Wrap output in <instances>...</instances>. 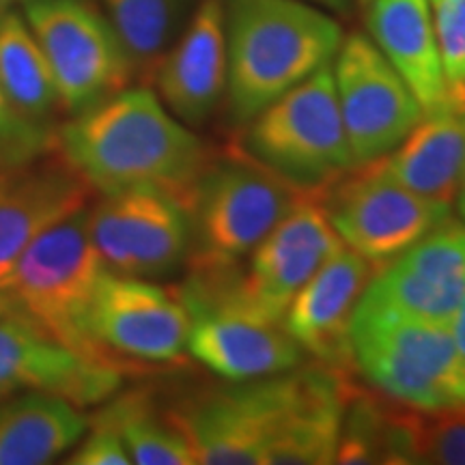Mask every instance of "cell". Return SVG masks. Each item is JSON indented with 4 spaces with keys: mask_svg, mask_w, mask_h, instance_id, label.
<instances>
[{
    "mask_svg": "<svg viewBox=\"0 0 465 465\" xmlns=\"http://www.w3.org/2000/svg\"><path fill=\"white\" fill-rule=\"evenodd\" d=\"M54 149L91 190H158L185 207L209 164L201 138L143 86L74 114L54 132Z\"/></svg>",
    "mask_w": 465,
    "mask_h": 465,
    "instance_id": "1",
    "label": "cell"
},
{
    "mask_svg": "<svg viewBox=\"0 0 465 465\" xmlns=\"http://www.w3.org/2000/svg\"><path fill=\"white\" fill-rule=\"evenodd\" d=\"M224 9L226 89L237 124L332 63L341 48L339 22L304 0H229Z\"/></svg>",
    "mask_w": 465,
    "mask_h": 465,
    "instance_id": "2",
    "label": "cell"
},
{
    "mask_svg": "<svg viewBox=\"0 0 465 465\" xmlns=\"http://www.w3.org/2000/svg\"><path fill=\"white\" fill-rule=\"evenodd\" d=\"M319 362L298 371L212 388L171 407L168 416L188 440L194 463L265 465L293 418L339 375Z\"/></svg>",
    "mask_w": 465,
    "mask_h": 465,
    "instance_id": "3",
    "label": "cell"
},
{
    "mask_svg": "<svg viewBox=\"0 0 465 465\" xmlns=\"http://www.w3.org/2000/svg\"><path fill=\"white\" fill-rule=\"evenodd\" d=\"M106 270L91 242L84 207L39 235L17 259L0 282L3 317L20 319L86 358L116 366L89 334L93 293Z\"/></svg>",
    "mask_w": 465,
    "mask_h": 465,
    "instance_id": "4",
    "label": "cell"
},
{
    "mask_svg": "<svg viewBox=\"0 0 465 465\" xmlns=\"http://www.w3.org/2000/svg\"><path fill=\"white\" fill-rule=\"evenodd\" d=\"M349 342L351 366L381 397L422 414L465 410V369L450 325L360 298Z\"/></svg>",
    "mask_w": 465,
    "mask_h": 465,
    "instance_id": "5",
    "label": "cell"
},
{
    "mask_svg": "<svg viewBox=\"0 0 465 465\" xmlns=\"http://www.w3.org/2000/svg\"><path fill=\"white\" fill-rule=\"evenodd\" d=\"M240 149L295 190L315 196L356 168L332 63L250 119Z\"/></svg>",
    "mask_w": 465,
    "mask_h": 465,
    "instance_id": "6",
    "label": "cell"
},
{
    "mask_svg": "<svg viewBox=\"0 0 465 465\" xmlns=\"http://www.w3.org/2000/svg\"><path fill=\"white\" fill-rule=\"evenodd\" d=\"M304 196L242 149L229 158L209 160L188 205L192 270L240 267Z\"/></svg>",
    "mask_w": 465,
    "mask_h": 465,
    "instance_id": "7",
    "label": "cell"
},
{
    "mask_svg": "<svg viewBox=\"0 0 465 465\" xmlns=\"http://www.w3.org/2000/svg\"><path fill=\"white\" fill-rule=\"evenodd\" d=\"M240 267L192 270L177 289L190 315L188 353L229 381L272 377L302 364V347L282 322L254 311L237 289Z\"/></svg>",
    "mask_w": 465,
    "mask_h": 465,
    "instance_id": "8",
    "label": "cell"
},
{
    "mask_svg": "<svg viewBox=\"0 0 465 465\" xmlns=\"http://www.w3.org/2000/svg\"><path fill=\"white\" fill-rule=\"evenodd\" d=\"M31 28L52 78L58 106L80 114L127 89L134 67L119 35L91 0H25Z\"/></svg>",
    "mask_w": 465,
    "mask_h": 465,
    "instance_id": "9",
    "label": "cell"
},
{
    "mask_svg": "<svg viewBox=\"0 0 465 465\" xmlns=\"http://www.w3.org/2000/svg\"><path fill=\"white\" fill-rule=\"evenodd\" d=\"M342 243L380 270L450 216L383 171L380 160L351 168L319 196Z\"/></svg>",
    "mask_w": 465,
    "mask_h": 465,
    "instance_id": "10",
    "label": "cell"
},
{
    "mask_svg": "<svg viewBox=\"0 0 465 465\" xmlns=\"http://www.w3.org/2000/svg\"><path fill=\"white\" fill-rule=\"evenodd\" d=\"M89 334L121 369L173 364L188 353L190 315L177 289L106 270L89 308Z\"/></svg>",
    "mask_w": 465,
    "mask_h": 465,
    "instance_id": "11",
    "label": "cell"
},
{
    "mask_svg": "<svg viewBox=\"0 0 465 465\" xmlns=\"http://www.w3.org/2000/svg\"><path fill=\"white\" fill-rule=\"evenodd\" d=\"M332 72L356 166L386 158L422 121L414 93L369 35L342 39Z\"/></svg>",
    "mask_w": 465,
    "mask_h": 465,
    "instance_id": "12",
    "label": "cell"
},
{
    "mask_svg": "<svg viewBox=\"0 0 465 465\" xmlns=\"http://www.w3.org/2000/svg\"><path fill=\"white\" fill-rule=\"evenodd\" d=\"M89 235L114 274L164 276L190 254V212L158 190L113 192L89 209Z\"/></svg>",
    "mask_w": 465,
    "mask_h": 465,
    "instance_id": "13",
    "label": "cell"
},
{
    "mask_svg": "<svg viewBox=\"0 0 465 465\" xmlns=\"http://www.w3.org/2000/svg\"><path fill=\"white\" fill-rule=\"evenodd\" d=\"M345 246L319 196L308 194L252 250L240 270V295L263 317L282 322L304 284Z\"/></svg>",
    "mask_w": 465,
    "mask_h": 465,
    "instance_id": "14",
    "label": "cell"
},
{
    "mask_svg": "<svg viewBox=\"0 0 465 465\" xmlns=\"http://www.w3.org/2000/svg\"><path fill=\"white\" fill-rule=\"evenodd\" d=\"M465 298V223L452 220L375 272L362 300L422 322L450 325Z\"/></svg>",
    "mask_w": 465,
    "mask_h": 465,
    "instance_id": "15",
    "label": "cell"
},
{
    "mask_svg": "<svg viewBox=\"0 0 465 465\" xmlns=\"http://www.w3.org/2000/svg\"><path fill=\"white\" fill-rule=\"evenodd\" d=\"M124 371L86 358L15 317H0V399L44 392L75 407L97 405L119 391Z\"/></svg>",
    "mask_w": 465,
    "mask_h": 465,
    "instance_id": "16",
    "label": "cell"
},
{
    "mask_svg": "<svg viewBox=\"0 0 465 465\" xmlns=\"http://www.w3.org/2000/svg\"><path fill=\"white\" fill-rule=\"evenodd\" d=\"M375 265L342 246L295 295L282 323L302 351L317 362L347 371L351 366L349 330Z\"/></svg>",
    "mask_w": 465,
    "mask_h": 465,
    "instance_id": "17",
    "label": "cell"
},
{
    "mask_svg": "<svg viewBox=\"0 0 465 465\" xmlns=\"http://www.w3.org/2000/svg\"><path fill=\"white\" fill-rule=\"evenodd\" d=\"M229 78L226 9L223 0H201L158 67L164 106L185 125L205 124L218 108Z\"/></svg>",
    "mask_w": 465,
    "mask_h": 465,
    "instance_id": "18",
    "label": "cell"
},
{
    "mask_svg": "<svg viewBox=\"0 0 465 465\" xmlns=\"http://www.w3.org/2000/svg\"><path fill=\"white\" fill-rule=\"evenodd\" d=\"M89 194L65 162L45 155L0 173V282L39 235L84 209Z\"/></svg>",
    "mask_w": 465,
    "mask_h": 465,
    "instance_id": "19",
    "label": "cell"
},
{
    "mask_svg": "<svg viewBox=\"0 0 465 465\" xmlns=\"http://www.w3.org/2000/svg\"><path fill=\"white\" fill-rule=\"evenodd\" d=\"M369 37L392 63L424 116L452 108L429 0H371Z\"/></svg>",
    "mask_w": 465,
    "mask_h": 465,
    "instance_id": "20",
    "label": "cell"
},
{
    "mask_svg": "<svg viewBox=\"0 0 465 465\" xmlns=\"http://www.w3.org/2000/svg\"><path fill=\"white\" fill-rule=\"evenodd\" d=\"M380 164L407 190L450 207L465 177V110L422 116Z\"/></svg>",
    "mask_w": 465,
    "mask_h": 465,
    "instance_id": "21",
    "label": "cell"
},
{
    "mask_svg": "<svg viewBox=\"0 0 465 465\" xmlns=\"http://www.w3.org/2000/svg\"><path fill=\"white\" fill-rule=\"evenodd\" d=\"M86 418L65 399L26 392L0 405V465H44L78 444Z\"/></svg>",
    "mask_w": 465,
    "mask_h": 465,
    "instance_id": "22",
    "label": "cell"
},
{
    "mask_svg": "<svg viewBox=\"0 0 465 465\" xmlns=\"http://www.w3.org/2000/svg\"><path fill=\"white\" fill-rule=\"evenodd\" d=\"M418 414L420 411L351 386L334 463H418Z\"/></svg>",
    "mask_w": 465,
    "mask_h": 465,
    "instance_id": "23",
    "label": "cell"
},
{
    "mask_svg": "<svg viewBox=\"0 0 465 465\" xmlns=\"http://www.w3.org/2000/svg\"><path fill=\"white\" fill-rule=\"evenodd\" d=\"M0 89L22 116L52 127L61 106L50 65L25 17L9 9L0 17Z\"/></svg>",
    "mask_w": 465,
    "mask_h": 465,
    "instance_id": "24",
    "label": "cell"
},
{
    "mask_svg": "<svg viewBox=\"0 0 465 465\" xmlns=\"http://www.w3.org/2000/svg\"><path fill=\"white\" fill-rule=\"evenodd\" d=\"M134 72H158L194 14V0H104Z\"/></svg>",
    "mask_w": 465,
    "mask_h": 465,
    "instance_id": "25",
    "label": "cell"
},
{
    "mask_svg": "<svg viewBox=\"0 0 465 465\" xmlns=\"http://www.w3.org/2000/svg\"><path fill=\"white\" fill-rule=\"evenodd\" d=\"M95 418L113 424L124 440L132 463L138 465H192L194 455L177 424L151 403L144 392L114 399Z\"/></svg>",
    "mask_w": 465,
    "mask_h": 465,
    "instance_id": "26",
    "label": "cell"
},
{
    "mask_svg": "<svg viewBox=\"0 0 465 465\" xmlns=\"http://www.w3.org/2000/svg\"><path fill=\"white\" fill-rule=\"evenodd\" d=\"M446 86L455 110H465V0H429Z\"/></svg>",
    "mask_w": 465,
    "mask_h": 465,
    "instance_id": "27",
    "label": "cell"
},
{
    "mask_svg": "<svg viewBox=\"0 0 465 465\" xmlns=\"http://www.w3.org/2000/svg\"><path fill=\"white\" fill-rule=\"evenodd\" d=\"M52 149L54 130L22 116L0 89V173L44 158Z\"/></svg>",
    "mask_w": 465,
    "mask_h": 465,
    "instance_id": "28",
    "label": "cell"
},
{
    "mask_svg": "<svg viewBox=\"0 0 465 465\" xmlns=\"http://www.w3.org/2000/svg\"><path fill=\"white\" fill-rule=\"evenodd\" d=\"M418 463L465 465V410L418 414Z\"/></svg>",
    "mask_w": 465,
    "mask_h": 465,
    "instance_id": "29",
    "label": "cell"
},
{
    "mask_svg": "<svg viewBox=\"0 0 465 465\" xmlns=\"http://www.w3.org/2000/svg\"><path fill=\"white\" fill-rule=\"evenodd\" d=\"M72 465H130V452H127L124 440L116 433L113 424L100 420L91 422V433L80 441V446L67 459Z\"/></svg>",
    "mask_w": 465,
    "mask_h": 465,
    "instance_id": "30",
    "label": "cell"
},
{
    "mask_svg": "<svg viewBox=\"0 0 465 465\" xmlns=\"http://www.w3.org/2000/svg\"><path fill=\"white\" fill-rule=\"evenodd\" d=\"M450 332H452V339H455L459 358H461V364L465 369V298L461 300V304H459L455 317H452Z\"/></svg>",
    "mask_w": 465,
    "mask_h": 465,
    "instance_id": "31",
    "label": "cell"
},
{
    "mask_svg": "<svg viewBox=\"0 0 465 465\" xmlns=\"http://www.w3.org/2000/svg\"><path fill=\"white\" fill-rule=\"evenodd\" d=\"M308 3H317L325 9H332V11H336V14L345 15V14H349V11H351L353 0H308Z\"/></svg>",
    "mask_w": 465,
    "mask_h": 465,
    "instance_id": "32",
    "label": "cell"
},
{
    "mask_svg": "<svg viewBox=\"0 0 465 465\" xmlns=\"http://www.w3.org/2000/svg\"><path fill=\"white\" fill-rule=\"evenodd\" d=\"M457 209H459V216L465 223V177H463V183L461 188H459V194H457Z\"/></svg>",
    "mask_w": 465,
    "mask_h": 465,
    "instance_id": "33",
    "label": "cell"
},
{
    "mask_svg": "<svg viewBox=\"0 0 465 465\" xmlns=\"http://www.w3.org/2000/svg\"><path fill=\"white\" fill-rule=\"evenodd\" d=\"M14 3H17V0H0V7L9 9V5H14Z\"/></svg>",
    "mask_w": 465,
    "mask_h": 465,
    "instance_id": "34",
    "label": "cell"
},
{
    "mask_svg": "<svg viewBox=\"0 0 465 465\" xmlns=\"http://www.w3.org/2000/svg\"><path fill=\"white\" fill-rule=\"evenodd\" d=\"M369 3H371V0H358V5H362V7H366Z\"/></svg>",
    "mask_w": 465,
    "mask_h": 465,
    "instance_id": "35",
    "label": "cell"
},
{
    "mask_svg": "<svg viewBox=\"0 0 465 465\" xmlns=\"http://www.w3.org/2000/svg\"><path fill=\"white\" fill-rule=\"evenodd\" d=\"M5 11H7V9H3V7H0V17H3V15H5Z\"/></svg>",
    "mask_w": 465,
    "mask_h": 465,
    "instance_id": "36",
    "label": "cell"
},
{
    "mask_svg": "<svg viewBox=\"0 0 465 465\" xmlns=\"http://www.w3.org/2000/svg\"><path fill=\"white\" fill-rule=\"evenodd\" d=\"M0 317H3V304H0Z\"/></svg>",
    "mask_w": 465,
    "mask_h": 465,
    "instance_id": "37",
    "label": "cell"
}]
</instances>
